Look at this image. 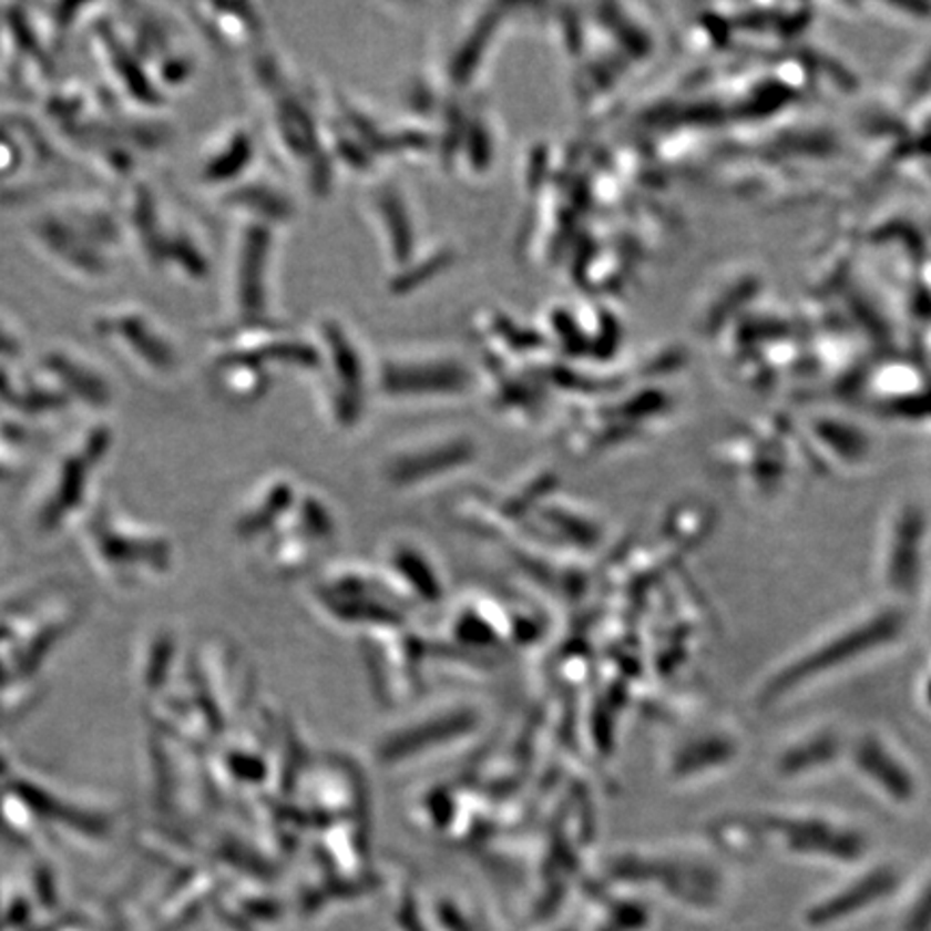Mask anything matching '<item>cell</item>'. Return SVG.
<instances>
[{"label": "cell", "mask_w": 931, "mask_h": 931, "mask_svg": "<svg viewBox=\"0 0 931 931\" xmlns=\"http://www.w3.org/2000/svg\"><path fill=\"white\" fill-rule=\"evenodd\" d=\"M39 257L76 285L115 276L127 255L119 201L100 194H65L48 201L24 225Z\"/></svg>", "instance_id": "obj_1"}, {"label": "cell", "mask_w": 931, "mask_h": 931, "mask_svg": "<svg viewBox=\"0 0 931 931\" xmlns=\"http://www.w3.org/2000/svg\"><path fill=\"white\" fill-rule=\"evenodd\" d=\"M93 337L136 376L168 385L184 371L186 358L166 321L139 303L106 305L91 315Z\"/></svg>", "instance_id": "obj_2"}, {"label": "cell", "mask_w": 931, "mask_h": 931, "mask_svg": "<svg viewBox=\"0 0 931 931\" xmlns=\"http://www.w3.org/2000/svg\"><path fill=\"white\" fill-rule=\"evenodd\" d=\"M113 16L121 38L168 100L171 93L191 86L198 70V59L194 54L193 24L188 20L175 18L160 4L113 7Z\"/></svg>", "instance_id": "obj_3"}, {"label": "cell", "mask_w": 931, "mask_h": 931, "mask_svg": "<svg viewBox=\"0 0 931 931\" xmlns=\"http://www.w3.org/2000/svg\"><path fill=\"white\" fill-rule=\"evenodd\" d=\"M84 31L93 63L100 72V89L106 98L125 113L160 119L168 106V98L121 38L113 7L98 4Z\"/></svg>", "instance_id": "obj_4"}, {"label": "cell", "mask_w": 931, "mask_h": 931, "mask_svg": "<svg viewBox=\"0 0 931 931\" xmlns=\"http://www.w3.org/2000/svg\"><path fill=\"white\" fill-rule=\"evenodd\" d=\"M274 225L235 218L225 276L227 326H266Z\"/></svg>", "instance_id": "obj_5"}, {"label": "cell", "mask_w": 931, "mask_h": 931, "mask_svg": "<svg viewBox=\"0 0 931 931\" xmlns=\"http://www.w3.org/2000/svg\"><path fill=\"white\" fill-rule=\"evenodd\" d=\"M901 627H903V617L897 611H887L862 623H856L848 630H841L830 641L819 643L802 658L782 666L778 675L764 686L761 690L764 703L787 697L789 693H794V688H800L802 684L826 675V671L850 664L853 659L862 658V654H869L891 643L894 636H899Z\"/></svg>", "instance_id": "obj_6"}, {"label": "cell", "mask_w": 931, "mask_h": 931, "mask_svg": "<svg viewBox=\"0 0 931 931\" xmlns=\"http://www.w3.org/2000/svg\"><path fill=\"white\" fill-rule=\"evenodd\" d=\"M0 70L16 89L39 98L59 80L57 57L39 35L29 7L2 4Z\"/></svg>", "instance_id": "obj_7"}, {"label": "cell", "mask_w": 931, "mask_h": 931, "mask_svg": "<svg viewBox=\"0 0 931 931\" xmlns=\"http://www.w3.org/2000/svg\"><path fill=\"white\" fill-rule=\"evenodd\" d=\"M33 362L72 406L106 410L113 403L115 388L106 371L74 346H48L33 356Z\"/></svg>", "instance_id": "obj_8"}, {"label": "cell", "mask_w": 931, "mask_h": 931, "mask_svg": "<svg viewBox=\"0 0 931 931\" xmlns=\"http://www.w3.org/2000/svg\"><path fill=\"white\" fill-rule=\"evenodd\" d=\"M255 157V134L242 123L227 125L201 150L196 160V182L209 193H225L250 175Z\"/></svg>", "instance_id": "obj_9"}, {"label": "cell", "mask_w": 931, "mask_h": 931, "mask_svg": "<svg viewBox=\"0 0 931 931\" xmlns=\"http://www.w3.org/2000/svg\"><path fill=\"white\" fill-rule=\"evenodd\" d=\"M57 145L33 119L0 111V188L20 184L52 160Z\"/></svg>", "instance_id": "obj_10"}, {"label": "cell", "mask_w": 931, "mask_h": 931, "mask_svg": "<svg viewBox=\"0 0 931 931\" xmlns=\"http://www.w3.org/2000/svg\"><path fill=\"white\" fill-rule=\"evenodd\" d=\"M188 22L205 41L227 54L255 48L264 35L262 16L250 4H214L198 2L191 4Z\"/></svg>", "instance_id": "obj_11"}, {"label": "cell", "mask_w": 931, "mask_h": 931, "mask_svg": "<svg viewBox=\"0 0 931 931\" xmlns=\"http://www.w3.org/2000/svg\"><path fill=\"white\" fill-rule=\"evenodd\" d=\"M853 761L860 773L882 787L894 802H910L917 796V785L910 770L903 766L901 757L892 753L887 739L882 737H864L853 750Z\"/></svg>", "instance_id": "obj_12"}, {"label": "cell", "mask_w": 931, "mask_h": 931, "mask_svg": "<svg viewBox=\"0 0 931 931\" xmlns=\"http://www.w3.org/2000/svg\"><path fill=\"white\" fill-rule=\"evenodd\" d=\"M392 362L385 371V387L399 395L408 392H456L468 387V374L456 360H431V365Z\"/></svg>", "instance_id": "obj_13"}, {"label": "cell", "mask_w": 931, "mask_h": 931, "mask_svg": "<svg viewBox=\"0 0 931 931\" xmlns=\"http://www.w3.org/2000/svg\"><path fill=\"white\" fill-rule=\"evenodd\" d=\"M921 543H923V524L917 511L901 515V522L894 526L892 542L889 545V561H887V579L897 591L912 589L917 582L921 567Z\"/></svg>", "instance_id": "obj_14"}, {"label": "cell", "mask_w": 931, "mask_h": 931, "mask_svg": "<svg viewBox=\"0 0 931 931\" xmlns=\"http://www.w3.org/2000/svg\"><path fill=\"white\" fill-rule=\"evenodd\" d=\"M835 753L837 737L832 734H817L814 739H807V744H798L782 755V770L791 775L805 773L809 768L828 764L830 757H835Z\"/></svg>", "instance_id": "obj_15"}, {"label": "cell", "mask_w": 931, "mask_h": 931, "mask_svg": "<svg viewBox=\"0 0 931 931\" xmlns=\"http://www.w3.org/2000/svg\"><path fill=\"white\" fill-rule=\"evenodd\" d=\"M29 339L16 317L0 310V362L29 360Z\"/></svg>", "instance_id": "obj_16"}, {"label": "cell", "mask_w": 931, "mask_h": 931, "mask_svg": "<svg viewBox=\"0 0 931 931\" xmlns=\"http://www.w3.org/2000/svg\"><path fill=\"white\" fill-rule=\"evenodd\" d=\"M0 35H2V7H0Z\"/></svg>", "instance_id": "obj_17"}]
</instances>
